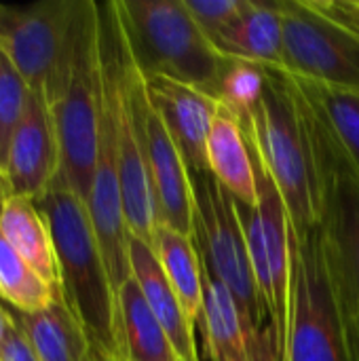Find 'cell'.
I'll use <instances>...</instances> for the list:
<instances>
[{"instance_id":"19","label":"cell","mask_w":359,"mask_h":361,"mask_svg":"<svg viewBox=\"0 0 359 361\" xmlns=\"http://www.w3.org/2000/svg\"><path fill=\"white\" fill-rule=\"evenodd\" d=\"M0 231L13 250L55 290L59 269L49 224L38 205L23 197H6L0 203Z\"/></svg>"},{"instance_id":"25","label":"cell","mask_w":359,"mask_h":361,"mask_svg":"<svg viewBox=\"0 0 359 361\" xmlns=\"http://www.w3.org/2000/svg\"><path fill=\"white\" fill-rule=\"evenodd\" d=\"M30 89L8 55L0 49V169L4 167L11 137L25 110Z\"/></svg>"},{"instance_id":"26","label":"cell","mask_w":359,"mask_h":361,"mask_svg":"<svg viewBox=\"0 0 359 361\" xmlns=\"http://www.w3.org/2000/svg\"><path fill=\"white\" fill-rule=\"evenodd\" d=\"M190 15L209 40L222 34L248 6V0H186Z\"/></svg>"},{"instance_id":"5","label":"cell","mask_w":359,"mask_h":361,"mask_svg":"<svg viewBox=\"0 0 359 361\" xmlns=\"http://www.w3.org/2000/svg\"><path fill=\"white\" fill-rule=\"evenodd\" d=\"M311 110L320 173L317 235L334 298L349 322L359 315V173L313 104Z\"/></svg>"},{"instance_id":"32","label":"cell","mask_w":359,"mask_h":361,"mask_svg":"<svg viewBox=\"0 0 359 361\" xmlns=\"http://www.w3.org/2000/svg\"><path fill=\"white\" fill-rule=\"evenodd\" d=\"M8 197V184H6V178H4V171L0 169V203Z\"/></svg>"},{"instance_id":"29","label":"cell","mask_w":359,"mask_h":361,"mask_svg":"<svg viewBox=\"0 0 359 361\" xmlns=\"http://www.w3.org/2000/svg\"><path fill=\"white\" fill-rule=\"evenodd\" d=\"M345 334H347V349L349 360L359 361V315L345 322Z\"/></svg>"},{"instance_id":"13","label":"cell","mask_w":359,"mask_h":361,"mask_svg":"<svg viewBox=\"0 0 359 361\" xmlns=\"http://www.w3.org/2000/svg\"><path fill=\"white\" fill-rule=\"evenodd\" d=\"M197 328L207 361H275L271 334L258 330L229 288L207 271Z\"/></svg>"},{"instance_id":"8","label":"cell","mask_w":359,"mask_h":361,"mask_svg":"<svg viewBox=\"0 0 359 361\" xmlns=\"http://www.w3.org/2000/svg\"><path fill=\"white\" fill-rule=\"evenodd\" d=\"M286 72L320 87L359 93V34L320 0H281Z\"/></svg>"},{"instance_id":"30","label":"cell","mask_w":359,"mask_h":361,"mask_svg":"<svg viewBox=\"0 0 359 361\" xmlns=\"http://www.w3.org/2000/svg\"><path fill=\"white\" fill-rule=\"evenodd\" d=\"M8 326H11L8 311H6V307L0 302V343H2V338H4V334H6V330H8Z\"/></svg>"},{"instance_id":"12","label":"cell","mask_w":359,"mask_h":361,"mask_svg":"<svg viewBox=\"0 0 359 361\" xmlns=\"http://www.w3.org/2000/svg\"><path fill=\"white\" fill-rule=\"evenodd\" d=\"M146 93L193 176L207 173V142L220 110L216 97L165 76H148Z\"/></svg>"},{"instance_id":"21","label":"cell","mask_w":359,"mask_h":361,"mask_svg":"<svg viewBox=\"0 0 359 361\" xmlns=\"http://www.w3.org/2000/svg\"><path fill=\"white\" fill-rule=\"evenodd\" d=\"M118 319L125 360L180 361L133 277L118 290Z\"/></svg>"},{"instance_id":"18","label":"cell","mask_w":359,"mask_h":361,"mask_svg":"<svg viewBox=\"0 0 359 361\" xmlns=\"http://www.w3.org/2000/svg\"><path fill=\"white\" fill-rule=\"evenodd\" d=\"M207 169L239 205H256L258 186L250 144L237 118H233L222 106L207 142Z\"/></svg>"},{"instance_id":"4","label":"cell","mask_w":359,"mask_h":361,"mask_svg":"<svg viewBox=\"0 0 359 361\" xmlns=\"http://www.w3.org/2000/svg\"><path fill=\"white\" fill-rule=\"evenodd\" d=\"M116 8L144 78L165 76L214 97L229 59L197 25L186 0H116Z\"/></svg>"},{"instance_id":"27","label":"cell","mask_w":359,"mask_h":361,"mask_svg":"<svg viewBox=\"0 0 359 361\" xmlns=\"http://www.w3.org/2000/svg\"><path fill=\"white\" fill-rule=\"evenodd\" d=\"M0 361H40L13 322L0 343Z\"/></svg>"},{"instance_id":"23","label":"cell","mask_w":359,"mask_h":361,"mask_svg":"<svg viewBox=\"0 0 359 361\" xmlns=\"http://www.w3.org/2000/svg\"><path fill=\"white\" fill-rule=\"evenodd\" d=\"M296 82L359 173V93L320 87L300 78H296Z\"/></svg>"},{"instance_id":"22","label":"cell","mask_w":359,"mask_h":361,"mask_svg":"<svg viewBox=\"0 0 359 361\" xmlns=\"http://www.w3.org/2000/svg\"><path fill=\"white\" fill-rule=\"evenodd\" d=\"M59 290L51 288L13 250L0 231V302L23 313H36L47 309Z\"/></svg>"},{"instance_id":"7","label":"cell","mask_w":359,"mask_h":361,"mask_svg":"<svg viewBox=\"0 0 359 361\" xmlns=\"http://www.w3.org/2000/svg\"><path fill=\"white\" fill-rule=\"evenodd\" d=\"M193 241L205 271L229 288L258 330L269 332L239 203L207 171L193 176Z\"/></svg>"},{"instance_id":"24","label":"cell","mask_w":359,"mask_h":361,"mask_svg":"<svg viewBox=\"0 0 359 361\" xmlns=\"http://www.w3.org/2000/svg\"><path fill=\"white\" fill-rule=\"evenodd\" d=\"M267 70L256 63L229 59L218 80L214 97L237 123H245L262 99L267 87Z\"/></svg>"},{"instance_id":"16","label":"cell","mask_w":359,"mask_h":361,"mask_svg":"<svg viewBox=\"0 0 359 361\" xmlns=\"http://www.w3.org/2000/svg\"><path fill=\"white\" fill-rule=\"evenodd\" d=\"M129 264L131 277L138 281L150 311L163 326L180 361H201L195 341V324L188 319L178 294L165 277L150 243L129 237Z\"/></svg>"},{"instance_id":"11","label":"cell","mask_w":359,"mask_h":361,"mask_svg":"<svg viewBox=\"0 0 359 361\" xmlns=\"http://www.w3.org/2000/svg\"><path fill=\"white\" fill-rule=\"evenodd\" d=\"M2 171L8 184V197H23L34 203L55 182L59 173V144L44 93L30 91Z\"/></svg>"},{"instance_id":"17","label":"cell","mask_w":359,"mask_h":361,"mask_svg":"<svg viewBox=\"0 0 359 361\" xmlns=\"http://www.w3.org/2000/svg\"><path fill=\"white\" fill-rule=\"evenodd\" d=\"M6 311L40 361H89L91 357V341L63 300L61 290L42 311L23 313L11 307Z\"/></svg>"},{"instance_id":"28","label":"cell","mask_w":359,"mask_h":361,"mask_svg":"<svg viewBox=\"0 0 359 361\" xmlns=\"http://www.w3.org/2000/svg\"><path fill=\"white\" fill-rule=\"evenodd\" d=\"M322 6L359 34V0H320Z\"/></svg>"},{"instance_id":"3","label":"cell","mask_w":359,"mask_h":361,"mask_svg":"<svg viewBox=\"0 0 359 361\" xmlns=\"http://www.w3.org/2000/svg\"><path fill=\"white\" fill-rule=\"evenodd\" d=\"M36 205L53 237L63 300L83 324L91 347L127 361L121 338L118 296L97 243L87 203L55 178Z\"/></svg>"},{"instance_id":"9","label":"cell","mask_w":359,"mask_h":361,"mask_svg":"<svg viewBox=\"0 0 359 361\" xmlns=\"http://www.w3.org/2000/svg\"><path fill=\"white\" fill-rule=\"evenodd\" d=\"M284 361H351L317 228L294 237L292 322Z\"/></svg>"},{"instance_id":"14","label":"cell","mask_w":359,"mask_h":361,"mask_svg":"<svg viewBox=\"0 0 359 361\" xmlns=\"http://www.w3.org/2000/svg\"><path fill=\"white\" fill-rule=\"evenodd\" d=\"M142 121L159 224H167L178 233L193 237V173L169 131L165 129L159 112L150 104L148 93L142 106Z\"/></svg>"},{"instance_id":"10","label":"cell","mask_w":359,"mask_h":361,"mask_svg":"<svg viewBox=\"0 0 359 361\" xmlns=\"http://www.w3.org/2000/svg\"><path fill=\"white\" fill-rule=\"evenodd\" d=\"M76 0H42L25 6L0 4V49L32 93H44L70 32Z\"/></svg>"},{"instance_id":"31","label":"cell","mask_w":359,"mask_h":361,"mask_svg":"<svg viewBox=\"0 0 359 361\" xmlns=\"http://www.w3.org/2000/svg\"><path fill=\"white\" fill-rule=\"evenodd\" d=\"M89 361H121L118 357H114V355H110V353H106V351H102V349H97V347H91V357Z\"/></svg>"},{"instance_id":"6","label":"cell","mask_w":359,"mask_h":361,"mask_svg":"<svg viewBox=\"0 0 359 361\" xmlns=\"http://www.w3.org/2000/svg\"><path fill=\"white\" fill-rule=\"evenodd\" d=\"M252 150V148H250ZM254 157L258 201L254 207L239 205L245 226L252 271L267 311L269 332L273 341L275 361H284L292 322V292H294V231L286 203L264 169Z\"/></svg>"},{"instance_id":"15","label":"cell","mask_w":359,"mask_h":361,"mask_svg":"<svg viewBox=\"0 0 359 361\" xmlns=\"http://www.w3.org/2000/svg\"><path fill=\"white\" fill-rule=\"evenodd\" d=\"M212 44L226 59L286 70L281 0H248L243 13Z\"/></svg>"},{"instance_id":"20","label":"cell","mask_w":359,"mask_h":361,"mask_svg":"<svg viewBox=\"0 0 359 361\" xmlns=\"http://www.w3.org/2000/svg\"><path fill=\"white\" fill-rule=\"evenodd\" d=\"M150 247L174 292L178 294L188 319L197 326L203 307L205 271L193 237H186L167 224H157Z\"/></svg>"},{"instance_id":"2","label":"cell","mask_w":359,"mask_h":361,"mask_svg":"<svg viewBox=\"0 0 359 361\" xmlns=\"http://www.w3.org/2000/svg\"><path fill=\"white\" fill-rule=\"evenodd\" d=\"M243 135L273 178L290 214L294 237L320 222V173L313 110L296 78L286 70H267V87Z\"/></svg>"},{"instance_id":"1","label":"cell","mask_w":359,"mask_h":361,"mask_svg":"<svg viewBox=\"0 0 359 361\" xmlns=\"http://www.w3.org/2000/svg\"><path fill=\"white\" fill-rule=\"evenodd\" d=\"M102 95L99 2L76 0L66 47L47 80L44 99L59 144L57 178L85 203L97 161Z\"/></svg>"}]
</instances>
